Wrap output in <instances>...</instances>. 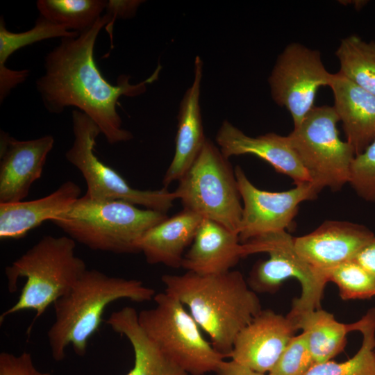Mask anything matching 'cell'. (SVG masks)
I'll return each instance as SVG.
<instances>
[{"label":"cell","instance_id":"cell-1","mask_svg":"<svg viewBox=\"0 0 375 375\" xmlns=\"http://www.w3.org/2000/svg\"><path fill=\"white\" fill-rule=\"evenodd\" d=\"M109 21L105 13L77 37L61 38L47 54L44 73L35 85L49 112L60 114L68 106L78 108L94 120L108 143L115 144L133 138L132 133L122 127L116 109L118 99L144 93L147 85L158 78L161 66L137 84H131V76L124 74L118 77L116 85L106 81L94 61V49L99 32Z\"/></svg>","mask_w":375,"mask_h":375},{"label":"cell","instance_id":"cell-2","mask_svg":"<svg viewBox=\"0 0 375 375\" xmlns=\"http://www.w3.org/2000/svg\"><path fill=\"white\" fill-rule=\"evenodd\" d=\"M161 279L165 291L188 308L225 358L230 357L240 331L262 310L258 295L237 270L209 275L186 272L165 274Z\"/></svg>","mask_w":375,"mask_h":375},{"label":"cell","instance_id":"cell-3","mask_svg":"<svg viewBox=\"0 0 375 375\" xmlns=\"http://www.w3.org/2000/svg\"><path fill=\"white\" fill-rule=\"evenodd\" d=\"M156 294L141 281L110 276L87 269L53 304L55 321L47 332L52 357L56 361L62 360L69 345L78 356L85 355L88 340L99 328L110 303L120 299L148 301Z\"/></svg>","mask_w":375,"mask_h":375},{"label":"cell","instance_id":"cell-4","mask_svg":"<svg viewBox=\"0 0 375 375\" xmlns=\"http://www.w3.org/2000/svg\"><path fill=\"white\" fill-rule=\"evenodd\" d=\"M76 242L69 236L45 235L25 253L7 266L5 274L10 292L17 290V282L26 279L17 301L0 316L5 318L22 310L35 312V321L65 295L87 269L75 255Z\"/></svg>","mask_w":375,"mask_h":375},{"label":"cell","instance_id":"cell-5","mask_svg":"<svg viewBox=\"0 0 375 375\" xmlns=\"http://www.w3.org/2000/svg\"><path fill=\"white\" fill-rule=\"evenodd\" d=\"M167 214L140 209L122 200L79 197L51 222L69 238L92 250L115 253H139L137 243Z\"/></svg>","mask_w":375,"mask_h":375},{"label":"cell","instance_id":"cell-6","mask_svg":"<svg viewBox=\"0 0 375 375\" xmlns=\"http://www.w3.org/2000/svg\"><path fill=\"white\" fill-rule=\"evenodd\" d=\"M155 306L138 312L148 338L188 375L215 372L226 358L203 336L185 306L167 292L156 294Z\"/></svg>","mask_w":375,"mask_h":375},{"label":"cell","instance_id":"cell-7","mask_svg":"<svg viewBox=\"0 0 375 375\" xmlns=\"http://www.w3.org/2000/svg\"><path fill=\"white\" fill-rule=\"evenodd\" d=\"M178 181L174 192L183 209L238 234L242 204L235 169L212 140L206 139L192 165Z\"/></svg>","mask_w":375,"mask_h":375},{"label":"cell","instance_id":"cell-8","mask_svg":"<svg viewBox=\"0 0 375 375\" xmlns=\"http://www.w3.org/2000/svg\"><path fill=\"white\" fill-rule=\"evenodd\" d=\"M242 244L243 258L267 253L269 258L258 261L249 272L247 282L256 293H274L290 278H297L301 294L293 300L290 317L320 308L326 284V275L311 267L297 252L294 238L286 231L270 233Z\"/></svg>","mask_w":375,"mask_h":375},{"label":"cell","instance_id":"cell-9","mask_svg":"<svg viewBox=\"0 0 375 375\" xmlns=\"http://www.w3.org/2000/svg\"><path fill=\"white\" fill-rule=\"evenodd\" d=\"M338 122L333 106H315L287 135L317 194L325 188L338 191L349 182L356 154L352 147L340 139Z\"/></svg>","mask_w":375,"mask_h":375},{"label":"cell","instance_id":"cell-10","mask_svg":"<svg viewBox=\"0 0 375 375\" xmlns=\"http://www.w3.org/2000/svg\"><path fill=\"white\" fill-rule=\"evenodd\" d=\"M72 128L74 141L65 157L85 178L88 187L85 197L95 200H122L167 214L177 199L174 192L165 187L156 190L135 189L115 169L102 162L94 152L101 130L83 112L73 110Z\"/></svg>","mask_w":375,"mask_h":375},{"label":"cell","instance_id":"cell-11","mask_svg":"<svg viewBox=\"0 0 375 375\" xmlns=\"http://www.w3.org/2000/svg\"><path fill=\"white\" fill-rule=\"evenodd\" d=\"M332 77L319 51L292 42L278 56L268 82L273 100L289 111L295 128L315 107L319 88L329 86Z\"/></svg>","mask_w":375,"mask_h":375},{"label":"cell","instance_id":"cell-12","mask_svg":"<svg viewBox=\"0 0 375 375\" xmlns=\"http://www.w3.org/2000/svg\"><path fill=\"white\" fill-rule=\"evenodd\" d=\"M235 174L243 202L238 231L241 243L270 233L286 231L293 223L301 203L316 199L310 183L295 185L289 190L269 192L258 189L238 165Z\"/></svg>","mask_w":375,"mask_h":375},{"label":"cell","instance_id":"cell-13","mask_svg":"<svg viewBox=\"0 0 375 375\" xmlns=\"http://www.w3.org/2000/svg\"><path fill=\"white\" fill-rule=\"evenodd\" d=\"M298 329L288 316L262 310L237 335L231 360L268 374Z\"/></svg>","mask_w":375,"mask_h":375},{"label":"cell","instance_id":"cell-14","mask_svg":"<svg viewBox=\"0 0 375 375\" xmlns=\"http://www.w3.org/2000/svg\"><path fill=\"white\" fill-rule=\"evenodd\" d=\"M374 235L364 225L328 220L311 233L294 238V246L303 260L326 276L329 271L352 260Z\"/></svg>","mask_w":375,"mask_h":375},{"label":"cell","instance_id":"cell-15","mask_svg":"<svg viewBox=\"0 0 375 375\" xmlns=\"http://www.w3.org/2000/svg\"><path fill=\"white\" fill-rule=\"evenodd\" d=\"M54 144L51 135L17 140L0 135V203L22 201L41 177L47 156Z\"/></svg>","mask_w":375,"mask_h":375},{"label":"cell","instance_id":"cell-16","mask_svg":"<svg viewBox=\"0 0 375 375\" xmlns=\"http://www.w3.org/2000/svg\"><path fill=\"white\" fill-rule=\"evenodd\" d=\"M215 142L223 155L251 154L266 161L279 173L290 177L295 185L310 183V178L287 136L274 133L251 137L225 119L218 129Z\"/></svg>","mask_w":375,"mask_h":375},{"label":"cell","instance_id":"cell-17","mask_svg":"<svg viewBox=\"0 0 375 375\" xmlns=\"http://www.w3.org/2000/svg\"><path fill=\"white\" fill-rule=\"evenodd\" d=\"M203 67L202 60L197 56L193 82L180 103L175 151L162 179L165 188L183 176L201 152L207 139L204 135L200 106Z\"/></svg>","mask_w":375,"mask_h":375},{"label":"cell","instance_id":"cell-18","mask_svg":"<svg viewBox=\"0 0 375 375\" xmlns=\"http://www.w3.org/2000/svg\"><path fill=\"white\" fill-rule=\"evenodd\" d=\"M242 258V244L238 234L203 218L181 267L198 274H219L231 270Z\"/></svg>","mask_w":375,"mask_h":375},{"label":"cell","instance_id":"cell-19","mask_svg":"<svg viewBox=\"0 0 375 375\" xmlns=\"http://www.w3.org/2000/svg\"><path fill=\"white\" fill-rule=\"evenodd\" d=\"M329 87L347 142L358 155L375 140V94L339 72L333 74Z\"/></svg>","mask_w":375,"mask_h":375},{"label":"cell","instance_id":"cell-20","mask_svg":"<svg viewBox=\"0 0 375 375\" xmlns=\"http://www.w3.org/2000/svg\"><path fill=\"white\" fill-rule=\"evenodd\" d=\"M81 192L77 184L68 181L44 197L0 203L1 240L22 238L42 222L51 221L67 211Z\"/></svg>","mask_w":375,"mask_h":375},{"label":"cell","instance_id":"cell-21","mask_svg":"<svg viewBox=\"0 0 375 375\" xmlns=\"http://www.w3.org/2000/svg\"><path fill=\"white\" fill-rule=\"evenodd\" d=\"M202 217L183 209L149 228L137 243L149 264L181 266L185 250L192 243Z\"/></svg>","mask_w":375,"mask_h":375},{"label":"cell","instance_id":"cell-22","mask_svg":"<svg viewBox=\"0 0 375 375\" xmlns=\"http://www.w3.org/2000/svg\"><path fill=\"white\" fill-rule=\"evenodd\" d=\"M106 323L116 333L125 336L133 347L134 365L126 375H188L144 333L135 308L127 306L113 312Z\"/></svg>","mask_w":375,"mask_h":375},{"label":"cell","instance_id":"cell-23","mask_svg":"<svg viewBox=\"0 0 375 375\" xmlns=\"http://www.w3.org/2000/svg\"><path fill=\"white\" fill-rule=\"evenodd\" d=\"M78 32L69 31L40 16L34 26L25 32L13 33L8 31L1 17L0 20V94L6 97L11 90L24 82L28 71L12 70L6 67L8 58L18 49L35 42L53 38L77 37Z\"/></svg>","mask_w":375,"mask_h":375},{"label":"cell","instance_id":"cell-24","mask_svg":"<svg viewBox=\"0 0 375 375\" xmlns=\"http://www.w3.org/2000/svg\"><path fill=\"white\" fill-rule=\"evenodd\" d=\"M288 317L297 329L307 334L314 365L331 360L341 353L351 331V324L338 322L333 314L321 308Z\"/></svg>","mask_w":375,"mask_h":375},{"label":"cell","instance_id":"cell-25","mask_svg":"<svg viewBox=\"0 0 375 375\" xmlns=\"http://www.w3.org/2000/svg\"><path fill=\"white\" fill-rule=\"evenodd\" d=\"M351 326V331H359L362 335L357 353L342 362L329 360L315 364L306 375H375V308Z\"/></svg>","mask_w":375,"mask_h":375},{"label":"cell","instance_id":"cell-26","mask_svg":"<svg viewBox=\"0 0 375 375\" xmlns=\"http://www.w3.org/2000/svg\"><path fill=\"white\" fill-rule=\"evenodd\" d=\"M335 55L340 65L338 72L375 94V42L349 35L341 41Z\"/></svg>","mask_w":375,"mask_h":375},{"label":"cell","instance_id":"cell-27","mask_svg":"<svg viewBox=\"0 0 375 375\" xmlns=\"http://www.w3.org/2000/svg\"><path fill=\"white\" fill-rule=\"evenodd\" d=\"M105 0H38L40 16L68 30L82 32L90 28L106 10Z\"/></svg>","mask_w":375,"mask_h":375},{"label":"cell","instance_id":"cell-28","mask_svg":"<svg viewBox=\"0 0 375 375\" xmlns=\"http://www.w3.org/2000/svg\"><path fill=\"white\" fill-rule=\"evenodd\" d=\"M328 282L338 288L343 300L367 299L375 297V275L354 260L346 262L326 274Z\"/></svg>","mask_w":375,"mask_h":375},{"label":"cell","instance_id":"cell-29","mask_svg":"<svg viewBox=\"0 0 375 375\" xmlns=\"http://www.w3.org/2000/svg\"><path fill=\"white\" fill-rule=\"evenodd\" d=\"M314 365L308 335L294 336L267 375H306Z\"/></svg>","mask_w":375,"mask_h":375},{"label":"cell","instance_id":"cell-30","mask_svg":"<svg viewBox=\"0 0 375 375\" xmlns=\"http://www.w3.org/2000/svg\"><path fill=\"white\" fill-rule=\"evenodd\" d=\"M348 183L361 199L375 203V140L353 158Z\"/></svg>","mask_w":375,"mask_h":375},{"label":"cell","instance_id":"cell-31","mask_svg":"<svg viewBox=\"0 0 375 375\" xmlns=\"http://www.w3.org/2000/svg\"><path fill=\"white\" fill-rule=\"evenodd\" d=\"M0 375H51L39 371L34 365L32 356L27 352L14 355L0 353Z\"/></svg>","mask_w":375,"mask_h":375},{"label":"cell","instance_id":"cell-32","mask_svg":"<svg viewBox=\"0 0 375 375\" xmlns=\"http://www.w3.org/2000/svg\"><path fill=\"white\" fill-rule=\"evenodd\" d=\"M142 1H107L106 13L109 15L110 21L105 26L106 31L109 34L111 43L112 42L113 25L117 19H126L133 16Z\"/></svg>","mask_w":375,"mask_h":375},{"label":"cell","instance_id":"cell-33","mask_svg":"<svg viewBox=\"0 0 375 375\" xmlns=\"http://www.w3.org/2000/svg\"><path fill=\"white\" fill-rule=\"evenodd\" d=\"M353 260L375 275V235L359 251Z\"/></svg>","mask_w":375,"mask_h":375},{"label":"cell","instance_id":"cell-34","mask_svg":"<svg viewBox=\"0 0 375 375\" xmlns=\"http://www.w3.org/2000/svg\"><path fill=\"white\" fill-rule=\"evenodd\" d=\"M215 373L216 375H267L256 372L232 360H224Z\"/></svg>","mask_w":375,"mask_h":375}]
</instances>
